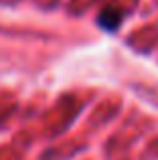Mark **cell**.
I'll list each match as a JSON object with an SVG mask.
<instances>
[{"label": "cell", "mask_w": 158, "mask_h": 160, "mask_svg": "<svg viewBox=\"0 0 158 160\" xmlns=\"http://www.w3.org/2000/svg\"><path fill=\"white\" fill-rule=\"evenodd\" d=\"M122 20H124V12L120 10V8H114V6L103 8V10L99 12V16H97V24L101 28H106V31H110V32L118 31L120 24H122Z\"/></svg>", "instance_id": "6da1fadb"}]
</instances>
